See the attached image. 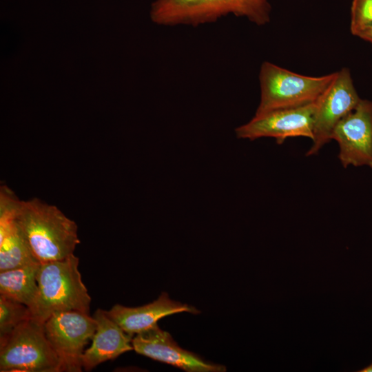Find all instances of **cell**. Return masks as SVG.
I'll use <instances>...</instances> for the list:
<instances>
[{"mask_svg": "<svg viewBox=\"0 0 372 372\" xmlns=\"http://www.w3.org/2000/svg\"><path fill=\"white\" fill-rule=\"evenodd\" d=\"M316 101L301 107L254 116L248 123L235 129L236 135L238 138L250 141L273 138L280 145L290 137L303 136L312 141Z\"/></svg>", "mask_w": 372, "mask_h": 372, "instance_id": "obj_9", "label": "cell"}, {"mask_svg": "<svg viewBox=\"0 0 372 372\" xmlns=\"http://www.w3.org/2000/svg\"><path fill=\"white\" fill-rule=\"evenodd\" d=\"M350 31L353 36L372 25V0H352Z\"/></svg>", "mask_w": 372, "mask_h": 372, "instance_id": "obj_16", "label": "cell"}, {"mask_svg": "<svg viewBox=\"0 0 372 372\" xmlns=\"http://www.w3.org/2000/svg\"><path fill=\"white\" fill-rule=\"evenodd\" d=\"M335 74V72L320 76H305L264 61L259 72L260 99L254 116L316 102Z\"/></svg>", "mask_w": 372, "mask_h": 372, "instance_id": "obj_4", "label": "cell"}, {"mask_svg": "<svg viewBox=\"0 0 372 372\" xmlns=\"http://www.w3.org/2000/svg\"><path fill=\"white\" fill-rule=\"evenodd\" d=\"M43 328L61 360L62 371H81L84 348L96 328L94 317L78 311L58 312L43 323Z\"/></svg>", "mask_w": 372, "mask_h": 372, "instance_id": "obj_6", "label": "cell"}, {"mask_svg": "<svg viewBox=\"0 0 372 372\" xmlns=\"http://www.w3.org/2000/svg\"><path fill=\"white\" fill-rule=\"evenodd\" d=\"M79 264V259L74 254L40 264L38 290L29 308L33 320L43 324L53 314L67 311L89 314L91 297L83 282Z\"/></svg>", "mask_w": 372, "mask_h": 372, "instance_id": "obj_2", "label": "cell"}, {"mask_svg": "<svg viewBox=\"0 0 372 372\" xmlns=\"http://www.w3.org/2000/svg\"><path fill=\"white\" fill-rule=\"evenodd\" d=\"M331 140L339 145L342 165L372 168V101L361 99L334 127Z\"/></svg>", "mask_w": 372, "mask_h": 372, "instance_id": "obj_8", "label": "cell"}, {"mask_svg": "<svg viewBox=\"0 0 372 372\" xmlns=\"http://www.w3.org/2000/svg\"><path fill=\"white\" fill-rule=\"evenodd\" d=\"M134 350L138 354L188 372H222L225 366L205 360L193 352L181 348L168 332L158 324L134 335Z\"/></svg>", "mask_w": 372, "mask_h": 372, "instance_id": "obj_10", "label": "cell"}, {"mask_svg": "<svg viewBox=\"0 0 372 372\" xmlns=\"http://www.w3.org/2000/svg\"><path fill=\"white\" fill-rule=\"evenodd\" d=\"M358 37L372 43V25L362 31Z\"/></svg>", "mask_w": 372, "mask_h": 372, "instance_id": "obj_17", "label": "cell"}, {"mask_svg": "<svg viewBox=\"0 0 372 372\" xmlns=\"http://www.w3.org/2000/svg\"><path fill=\"white\" fill-rule=\"evenodd\" d=\"M40 264L0 271V295L30 308L38 290L37 276Z\"/></svg>", "mask_w": 372, "mask_h": 372, "instance_id": "obj_14", "label": "cell"}, {"mask_svg": "<svg viewBox=\"0 0 372 372\" xmlns=\"http://www.w3.org/2000/svg\"><path fill=\"white\" fill-rule=\"evenodd\" d=\"M361 372H372V364L368 366L366 368H364L362 370L360 371Z\"/></svg>", "mask_w": 372, "mask_h": 372, "instance_id": "obj_18", "label": "cell"}, {"mask_svg": "<svg viewBox=\"0 0 372 372\" xmlns=\"http://www.w3.org/2000/svg\"><path fill=\"white\" fill-rule=\"evenodd\" d=\"M361 99L355 88L350 70L344 68L335 72L333 79L316 101L313 138L307 156L316 154L331 140L335 125L355 109Z\"/></svg>", "mask_w": 372, "mask_h": 372, "instance_id": "obj_7", "label": "cell"}, {"mask_svg": "<svg viewBox=\"0 0 372 372\" xmlns=\"http://www.w3.org/2000/svg\"><path fill=\"white\" fill-rule=\"evenodd\" d=\"M21 200L4 185L0 189V271L33 263L34 258L16 223Z\"/></svg>", "mask_w": 372, "mask_h": 372, "instance_id": "obj_11", "label": "cell"}, {"mask_svg": "<svg viewBox=\"0 0 372 372\" xmlns=\"http://www.w3.org/2000/svg\"><path fill=\"white\" fill-rule=\"evenodd\" d=\"M93 317L96 323V331L91 346L82 355V366L85 371H90L105 361L134 349L133 336L112 320L106 311L98 309Z\"/></svg>", "mask_w": 372, "mask_h": 372, "instance_id": "obj_13", "label": "cell"}, {"mask_svg": "<svg viewBox=\"0 0 372 372\" xmlns=\"http://www.w3.org/2000/svg\"><path fill=\"white\" fill-rule=\"evenodd\" d=\"M271 10L269 0H154L149 14L164 26L196 27L230 14L262 26L270 22Z\"/></svg>", "mask_w": 372, "mask_h": 372, "instance_id": "obj_3", "label": "cell"}, {"mask_svg": "<svg viewBox=\"0 0 372 372\" xmlns=\"http://www.w3.org/2000/svg\"><path fill=\"white\" fill-rule=\"evenodd\" d=\"M17 226L40 263L73 254L80 243L76 223L59 208L34 198L21 200L15 216Z\"/></svg>", "mask_w": 372, "mask_h": 372, "instance_id": "obj_1", "label": "cell"}, {"mask_svg": "<svg viewBox=\"0 0 372 372\" xmlns=\"http://www.w3.org/2000/svg\"><path fill=\"white\" fill-rule=\"evenodd\" d=\"M31 318L26 305L0 295V342Z\"/></svg>", "mask_w": 372, "mask_h": 372, "instance_id": "obj_15", "label": "cell"}, {"mask_svg": "<svg viewBox=\"0 0 372 372\" xmlns=\"http://www.w3.org/2000/svg\"><path fill=\"white\" fill-rule=\"evenodd\" d=\"M106 312L123 331L134 336L156 326L158 321L165 316L181 312L198 314L200 311L187 304L172 300L167 293L162 292L156 300L149 304L137 307L117 304Z\"/></svg>", "mask_w": 372, "mask_h": 372, "instance_id": "obj_12", "label": "cell"}, {"mask_svg": "<svg viewBox=\"0 0 372 372\" xmlns=\"http://www.w3.org/2000/svg\"><path fill=\"white\" fill-rule=\"evenodd\" d=\"M0 371H62L61 360L45 336L43 324L31 318L0 342Z\"/></svg>", "mask_w": 372, "mask_h": 372, "instance_id": "obj_5", "label": "cell"}]
</instances>
